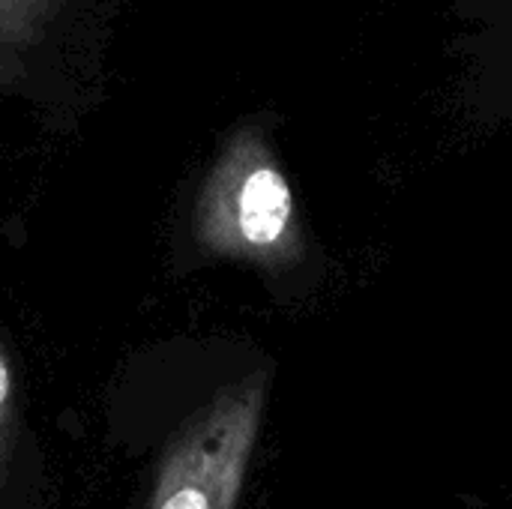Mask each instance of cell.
Returning <instances> with one entry per match:
<instances>
[{
  "label": "cell",
  "mask_w": 512,
  "mask_h": 509,
  "mask_svg": "<svg viewBox=\"0 0 512 509\" xmlns=\"http://www.w3.org/2000/svg\"><path fill=\"white\" fill-rule=\"evenodd\" d=\"M456 18L468 27V33L459 36L465 54L486 60L483 66H512V0H459Z\"/></svg>",
  "instance_id": "cell-3"
},
{
  "label": "cell",
  "mask_w": 512,
  "mask_h": 509,
  "mask_svg": "<svg viewBox=\"0 0 512 509\" xmlns=\"http://www.w3.org/2000/svg\"><path fill=\"white\" fill-rule=\"evenodd\" d=\"M195 243L210 258L288 270L303 258L294 189L264 132H240L213 165L198 207Z\"/></svg>",
  "instance_id": "cell-1"
},
{
  "label": "cell",
  "mask_w": 512,
  "mask_h": 509,
  "mask_svg": "<svg viewBox=\"0 0 512 509\" xmlns=\"http://www.w3.org/2000/svg\"><path fill=\"white\" fill-rule=\"evenodd\" d=\"M270 375L219 390L168 441L147 509H237L261 435Z\"/></svg>",
  "instance_id": "cell-2"
},
{
  "label": "cell",
  "mask_w": 512,
  "mask_h": 509,
  "mask_svg": "<svg viewBox=\"0 0 512 509\" xmlns=\"http://www.w3.org/2000/svg\"><path fill=\"white\" fill-rule=\"evenodd\" d=\"M18 441V393L6 354L0 351V489L9 474V462Z\"/></svg>",
  "instance_id": "cell-4"
}]
</instances>
